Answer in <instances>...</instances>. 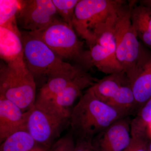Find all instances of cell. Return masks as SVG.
I'll use <instances>...</instances> for the list:
<instances>
[{
	"mask_svg": "<svg viewBox=\"0 0 151 151\" xmlns=\"http://www.w3.org/2000/svg\"><path fill=\"white\" fill-rule=\"evenodd\" d=\"M151 122V98L145 104L131 122L132 137L145 134L147 133L149 124Z\"/></svg>",
	"mask_w": 151,
	"mask_h": 151,
	"instance_id": "obj_20",
	"label": "cell"
},
{
	"mask_svg": "<svg viewBox=\"0 0 151 151\" xmlns=\"http://www.w3.org/2000/svg\"><path fill=\"white\" fill-rule=\"evenodd\" d=\"M36 84L34 76L26 64L1 65L0 96L17 105L24 112L35 104Z\"/></svg>",
	"mask_w": 151,
	"mask_h": 151,
	"instance_id": "obj_2",
	"label": "cell"
},
{
	"mask_svg": "<svg viewBox=\"0 0 151 151\" xmlns=\"http://www.w3.org/2000/svg\"><path fill=\"white\" fill-rule=\"evenodd\" d=\"M99 79L93 77L86 71L78 76L73 82L51 100L60 109L71 111L70 107L78 97L81 96L82 91L87 87L93 86Z\"/></svg>",
	"mask_w": 151,
	"mask_h": 151,
	"instance_id": "obj_14",
	"label": "cell"
},
{
	"mask_svg": "<svg viewBox=\"0 0 151 151\" xmlns=\"http://www.w3.org/2000/svg\"><path fill=\"white\" fill-rule=\"evenodd\" d=\"M130 116L123 117L94 137L92 145L96 151H124L132 139Z\"/></svg>",
	"mask_w": 151,
	"mask_h": 151,
	"instance_id": "obj_9",
	"label": "cell"
},
{
	"mask_svg": "<svg viewBox=\"0 0 151 151\" xmlns=\"http://www.w3.org/2000/svg\"><path fill=\"white\" fill-rule=\"evenodd\" d=\"M31 109L24 112L17 105L0 96V142L14 133L27 130Z\"/></svg>",
	"mask_w": 151,
	"mask_h": 151,
	"instance_id": "obj_10",
	"label": "cell"
},
{
	"mask_svg": "<svg viewBox=\"0 0 151 151\" xmlns=\"http://www.w3.org/2000/svg\"><path fill=\"white\" fill-rule=\"evenodd\" d=\"M30 32L43 41L61 58L74 59L91 67L88 51L84 50V43L78 38L74 28L64 21L56 19L45 28Z\"/></svg>",
	"mask_w": 151,
	"mask_h": 151,
	"instance_id": "obj_3",
	"label": "cell"
},
{
	"mask_svg": "<svg viewBox=\"0 0 151 151\" xmlns=\"http://www.w3.org/2000/svg\"><path fill=\"white\" fill-rule=\"evenodd\" d=\"M69 122L70 119L48 113L34 105L28 120V132L37 144L49 148Z\"/></svg>",
	"mask_w": 151,
	"mask_h": 151,
	"instance_id": "obj_7",
	"label": "cell"
},
{
	"mask_svg": "<svg viewBox=\"0 0 151 151\" xmlns=\"http://www.w3.org/2000/svg\"><path fill=\"white\" fill-rule=\"evenodd\" d=\"M147 133H149V134L151 136V122L149 124L148 126Z\"/></svg>",
	"mask_w": 151,
	"mask_h": 151,
	"instance_id": "obj_26",
	"label": "cell"
},
{
	"mask_svg": "<svg viewBox=\"0 0 151 151\" xmlns=\"http://www.w3.org/2000/svg\"><path fill=\"white\" fill-rule=\"evenodd\" d=\"M148 134L132 137L129 145L124 151H147L150 141L148 139Z\"/></svg>",
	"mask_w": 151,
	"mask_h": 151,
	"instance_id": "obj_23",
	"label": "cell"
},
{
	"mask_svg": "<svg viewBox=\"0 0 151 151\" xmlns=\"http://www.w3.org/2000/svg\"><path fill=\"white\" fill-rule=\"evenodd\" d=\"M125 3L121 0H79L74 12L73 28L91 46L94 43V32L97 27L116 13Z\"/></svg>",
	"mask_w": 151,
	"mask_h": 151,
	"instance_id": "obj_5",
	"label": "cell"
},
{
	"mask_svg": "<svg viewBox=\"0 0 151 151\" xmlns=\"http://www.w3.org/2000/svg\"><path fill=\"white\" fill-rule=\"evenodd\" d=\"M84 71L85 70L82 68L78 66L74 70L67 73L50 76L46 84L41 88L37 99H50L53 98Z\"/></svg>",
	"mask_w": 151,
	"mask_h": 151,
	"instance_id": "obj_17",
	"label": "cell"
},
{
	"mask_svg": "<svg viewBox=\"0 0 151 151\" xmlns=\"http://www.w3.org/2000/svg\"><path fill=\"white\" fill-rule=\"evenodd\" d=\"M22 1H0V27H18L17 19Z\"/></svg>",
	"mask_w": 151,
	"mask_h": 151,
	"instance_id": "obj_19",
	"label": "cell"
},
{
	"mask_svg": "<svg viewBox=\"0 0 151 151\" xmlns=\"http://www.w3.org/2000/svg\"><path fill=\"white\" fill-rule=\"evenodd\" d=\"M132 1L130 17L138 38L151 48V9Z\"/></svg>",
	"mask_w": 151,
	"mask_h": 151,
	"instance_id": "obj_16",
	"label": "cell"
},
{
	"mask_svg": "<svg viewBox=\"0 0 151 151\" xmlns=\"http://www.w3.org/2000/svg\"><path fill=\"white\" fill-rule=\"evenodd\" d=\"M89 89L99 100L109 105L132 87L127 73L122 71L99 79Z\"/></svg>",
	"mask_w": 151,
	"mask_h": 151,
	"instance_id": "obj_11",
	"label": "cell"
},
{
	"mask_svg": "<svg viewBox=\"0 0 151 151\" xmlns=\"http://www.w3.org/2000/svg\"><path fill=\"white\" fill-rule=\"evenodd\" d=\"M124 114L99 100L89 89L71 110L70 132L75 141L92 142L97 134Z\"/></svg>",
	"mask_w": 151,
	"mask_h": 151,
	"instance_id": "obj_1",
	"label": "cell"
},
{
	"mask_svg": "<svg viewBox=\"0 0 151 151\" xmlns=\"http://www.w3.org/2000/svg\"><path fill=\"white\" fill-rule=\"evenodd\" d=\"M89 47L88 55L91 67L94 66L107 75L124 71L116 55L109 49L97 43Z\"/></svg>",
	"mask_w": 151,
	"mask_h": 151,
	"instance_id": "obj_15",
	"label": "cell"
},
{
	"mask_svg": "<svg viewBox=\"0 0 151 151\" xmlns=\"http://www.w3.org/2000/svg\"><path fill=\"white\" fill-rule=\"evenodd\" d=\"M136 101V114L151 98V51L141 45L134 67L127 73Z\"/></svg>",
	"mask_w": 151,
	"mask_h": 151,
	"instance_id": "obj_8",
	"label": "cell"
},
{
	"mask_svg": "<svg viewBox=\"0 0 151 151\" xmlns=\"http://www.w3.org/2000/svg\"><path fill=\"white\" fill-rule=\"evenodd\" d=\"M0 55L9 65L25 63L22 33L18 28L0 27Z\"/></svg>",
	"mask_w": 151,
	"mask_h": 151,
	"instance_id": "obj_12",
	"label": "cell"
},
{
	"mask_svg": "<svg viewBox=\"0 0 151 151\" xmlns=\"http://www.w3.org/2000/svg\"><path fill=\"white\" fill-rule=\"evenodd\" d=\"M25 62L34 76L67 73L78 66L65 62L39 38L29 32L22 34Z\"/></svg>",
	"mask_w": 151,
	"mask_h": 151,
	"instance_id": "obj_4",
	"label": "cell"
},
{
	"mask_svg": "<svg viewBox=\"0 0 151 151\" xmlns=\"http://www.w3.org/2000/svg\"><path fill=\"white\" fill-rule=\"evenodd\" d=\"M35 1L37 4L47 14L51 16L56 17L58 13L52 0H35Z\"/></svg>",
	"mask_w": 151,
	"mask_h": 151,
	"instance_id": "obj_24",
	"label": "cell"
},
{
	"mask_svg": "<svg viewBox=\"0 0 151 151\" xmlns=\"http://www.w3.org/2000/svg\"><path fill=\"white\" fill-rule=\"evenodd\" d=\"M79 0H52L58 14L70 26H73L74 12Z\"/></svg>",
	"mask_w": 151,
	"mask_h": 151,
	"instance_id": "obj_21",
	"label": "cell"
},
{
	"mask_svg": "<svg viewBox=\"0 0 151 151\" xmlns=\"http://www.w3.org/2000/svg\"><path fill=\"white\" fill-rule=\"evenodd\" d=\"M75 147V139L70 132L57 141L50 151H74Z\"/></svg>",
	"mask_w": 151,
	"mask_h": 151,
	"instance_id": "obj_22",
	"label": "cell"
},
{
	"mask_svg": "<svg viewBox=\"0 0 151 151\" xmlns=\"http://www.w3.org/2000/svg\"><path fill=\"white\" fill-rule=\"evenodd\" d=\"M56 19L37 4L35 0H29L22 1L17 20L24 29L34 32L47 27Z\"/></svg>",
	"mask_w": 151,
	"mask_h": 151,
	"instance_id": "obj_13",
	"label": "cell"
},
{
	"mask_svg": "<svg viewBox=\"0 0 151 151\" xmlns=\"http://www.w3.org/2000/svg\"><path fill=\"white\" fill-rule=\"evenodd\" d=\"M147 151H151V141L149 142L148 145Z\"/></svg>",
	"mask_w": 151,
	"mask_h": 151,
	"instance_id": "obj_27",
	"label": "cell"
},
{
	"mask_svg": "<svg viewBox=\"0 0 151 151\" xmlns=\"http://www.w3.org/2000/svg\"><path fill=\"white\" fill-rule=\"evenodd\" d=\"M74 151H96L92 145V142L75 141Z\"/></svg>",
	"mask_w": 151,
	"mask_h": 151,
	"instance_id": "obj_25",
	"label": "cell"
},
{
	"mask_svg": "<svg viewBox=\"0 0 151 151\" xmlns=\"http://www.w3.org/2000/svg\"><path fill=\"white\" fill-rule=\"evenodd\" d=\"M0 151H30L37 143L28 131L16 132L1 143Z\"/></svg>",
	"mask_w": 151,
	"mask_h": 151,
	"instance_id": "obj_18",
	"label": "cell"
},
{
	"mask_svg": "<svg viewBox=\"0 0 151 151\" xmlns=\"http://www.w3.org/2000/svg\"><path fill=\"white\" fill-rule=\"evenodd\" d=\"M132 1L128 4H124L118 12L113 25L116 42V56L117 60L126 73L135 66L139 54L141 44L130 17Z\"/></svg>",
	"mask_w": 151,
	"mask_h": 151,
	"instance_id": "obj_6",
	"label": "cell"
}]
</instances>
